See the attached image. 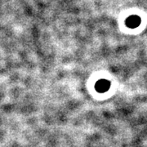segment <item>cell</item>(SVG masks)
I'll list each match as a JSON object with an SVG mask.
<instances>
[{"label": "cell", "instance_id": "1", "mask_svg": "<svg viewBox=\"0 0 147 147\" xmlns=\"http://www.w3.org/2000/svg\"><path fill=\"white\" fill-rule=\"evenodd\" d=\"M110 88V82L107 79H100L95 84V89L99 93H105Z\"/></svg>", "mask_w": 147, "mask_h": 147}, {"label": "cell", "instance_id": "2", "mask_svg": "<svg viewBox=\"0 0 147 147\" xmlns=\"http://www.w3.org/2000/svg\"><path fill=\"white\" fill-rule=\"evenodd\" d=\"M142 22L141 20V17L137 15H132V16H128L126 19L125 21V24L128 28H131V29H135L140 26Z\"/></svg>", "mask_w": 147, "mask_h": 147}]
</instances>
